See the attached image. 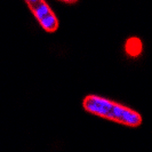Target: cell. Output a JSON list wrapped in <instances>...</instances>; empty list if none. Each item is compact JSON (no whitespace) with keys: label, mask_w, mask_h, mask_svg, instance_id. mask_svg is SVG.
I'll return each mask as SVG.
<instances>
[{"label":"cell","mask_w":152,"mask_h":152,"mask_svg":"<svg viewBox=\"0 0 152 152\" xmlns=\"http://www.w3.org/2000/svg\"><path fill=\"white\" fill-rule=\"evenodd\" d=\"M63 2H65V4H76L78 0H61Z\"/></svg>","instance_id":"4"},{"label":"cell","mask_w":152,"mask_h":152,"mask_svg":"<svg viewBox=\"0 0 152 152\" xmlns=\"http://www.w3.org/2000/svg\"><path fill=\"white\" fill-rule=\"evenodd\" d=\"M125 52L129 57H137L143 52V42L136 37L127 39L125 42Z\"/></svg>","instance_id":"3"},{"label":"cell","mask_w":152,"mask_h":152,"mask_svg":"<svg viewBox=\"0 0 152 152\" xmlns=\"http://www.w3.org/2000/svg\"><path fill=\"white\" fill-rule=\"evenodd\" d=\"M25 2L46 32L53 33L58 29V20L45 0H25Z\"/></svg>","instance_id":"2"},{"label":"cell","mask_w":152,"mask_h":152,"mask_svg":"<svg viewBox=\"0 0 152 152\" xmlns=\"http://www.w3.org/2000/svg\"><path fill=\"white\" fill-rule=\"evenodd\" d=\"M83 105L87 112L120 125L138 127L142 124V117L138 112L101 96L89 95L85 97Z\"/></svg>","instance_id":"1"}]
</instances>
